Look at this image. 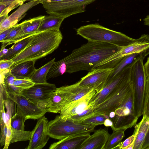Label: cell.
<instances>
[{"label":"cell","instance_id":"27","mask_svg":"<svg viewBox=\"0 0 149 149\" xmlns=\"http://www.w3.org/2000/svg\"><path fill=\"white\" fill-rule=\"evenodd\" d=\"M32 35L14 43L8 49L7 53L0 58V60L11 59L19 54L27 46Z\"/></svg>","mask_w":149,"mask_h":149},{"label":"cell","instance_id":"28","mask_svg":"<svg viewBox=\"0 0 149 149\" xmlns=\"http://www.w3.org/2000/svg\"><path fill=\"white\" fill-rule=\"evenodd\" d=\"M125 130L113 131L109 136L103 149H120L121 141L125 136Z\"/></svg>","mask_w":149,"mask_h":149},{"label":"cell","instance_id":"20","mask_svg":"<svg viewBox=\"0 0 149 149\" xmlns=\"http://www.w3.org/2000/svg\"><path fill=\"white\" fill-rule=\"evenodd\" d=\"M110 135L108 128H100L96 130L79 149H103Z\"/></svg>","mask_w":149,"mask_h":149},{"label":"cell","instance_id":"11","mask_svg":"<svg viewBox=\"0 0 149 149\" xmlns=\"http://www.w3.org/2000/svg\"><path fill=\"white\" fill-rule=\"evenodd\" d=\"M132 91L130 79L110 97L94 108L95 114L109 116L110 112L115 111L120 106L126 95Z\"/></svg>","mask_w":149,"mask_h":149},{"label":"cell","instance_id":"43","mask_svg":"<svg viewBox=\"0 0 149 149\" xmlns=\"http://www.w3.org/2000/svg\"><path fill=\"white\" fill-rule=\"evenodd\" d=\"M12 130L11 127H8L6 139V143L4 146L3 149H8L9 145L11 138Z\"/></svg>","mask_w":149,"mask_h":149},{"label":"cell","instance_id":"35","mask_svg":"<svg viewBox=\"0 0 149 149\" xmlns=\"http://www.w3.org/2000/svg\"><path fill=\"white\" fill-rule=\"evenodd\" d=\"M22 27L21 23L17 24L16 26L9 33L7 36L1 42L2 43L1 49L5 48L7 44L10 42L18 33Z\"/></svg>","mask_w":149,"mask_h":149},{"label":"cell","instance_id":"41","mask_svg":"<svg viewBox=\"0 0 149 149\" xmlns=\"http://www.w3.org/2000/svg\"><path fill=\"white\" fill-rule=\"evenodd\" d=\"M1 100V107L0 111V124L1 130L3 127L6 124V120L5 115V112L4 110V105L3 101V100Z\"/></svg>","mask_w":149,"mask_h":149},{"label":"cell","instance_id":"25","mask_svg":"<svg viewBox=\"0 0 149 149\" xmlns=\"http://www.w3.org/2000/svg\"><path fill=\"white\" fill-rule=\"evenodd\" d=\"M65 18L63 17L51 15L45 16L38 29V32L51 30H60L61 24Z\"/></svg>","mask_w":149,"mask_h":149},{"label":"cell","instance_id":"53","mask_svg":"<svg viewBox=\"0 0 149 149\" xmlns=\"http://www.w3.org/2000/svg\"><path fill=\"white\" fill-rule=\"evenodd\" d=\"M8 17V15H3L0 16V23Z\"/></svg>","mask_w":149,"mask_h":149},{"label":"cell","instance_id":"48","mask_svg":"<svg viewBox=\"0 0 149 149\" xmlns=\"http://www.w3.org/2000/svg\"><path fill=\"white\" fill-rule=\"evenodd\" d=\"M146 74L147 77L149 76V56L147 58V60L144 65Z\"/></svg>","mask_w":149,"mask_h":149},{"label":"cell","instance_id":"29","mask_svg":"<svg viewBox=\"0 0 149 149\" xmlns=\"http://www.w3.org/2000/svg\"><path fill=\"white\" fill-rule=\"evenodd\" d=\"M1 88L3 90L5 94L4 96H2V98L3 100L4 105L6 109V112H5L6 125L9 128L10 127V123L11 118L16 113V104L14 101L6 96L3 88L1 87Z\"/></svg>","mask_w":149,"mask_h":149},{"label":"cell","instance_id":"30","mask_svg":"<svg viewBox=\"0 0 149 149\" xmlns=\"http://www.w3.org/2000/svg\"><path fill=\"white\" fill-rule=\"evenodd\" d=\"M27 119L26 116L24 113L17 106L16 113L11 119L10 127L14 129L24 130V122Z\"/></svg>","mask_w":149,"mask_h":149},{"label":"cell","instance_id":"42","mask_svg":"<svg viewBox=\"0 0 149 149\" xmlns=\"http://www.w3.org/2000/svg\"><path fill=\"white\" fill-rule=\"evenodd\" d=\"M8 127L5 125L3 128L1 130V135L0 139V145L1 147L4 146L6 143Z\"/></svg>","mask_w":149,"mask_h":149},{"label":"cell","instance_id":"3","mask_svg":"<svg viewBox=\"0 0 149 149\" xmlns=\"http://www.w3.org/2000/svg\"><path fill=\"white\" fill-rule=\"evenodd\" d=\"M77 33L88 41L107 42L122 47L136 40L97 24L81 26L77 29Z\"/></svg>","mask_w":149,"mask_h":149},{"label":"cell","instance_id":"5","mask_svg":"<svg viewBox=\"0 0 149 149\" xmlns=\"http://www.w3.org/2000/svg\"><path fill=\"white\" fill-rule=\"evenodd\" d=\"M96 126L68 119L64 121L60 115L56 116L47 124L48 134L50 137L60 140L68 136L81 133L94 132Z\"/></svg>","mask_w":149,"mask_h":149},{"label":"cell","instance_id":"38","mask_svg":"<svg viewBox=\"0 0 149 149\" xmlns=\"http://www.w3.org/2000/svg\"><path fill=\"white\" fill-rule=\"evenodd\" d=\"M35 84L30 79H15L13 85L23 88H29Z\"/></svg>","mask_w":149,"mask_h":149},{"label":"cell","instance_id":"17","mask_svg":"<svg viewBox=\"0 0 149 149\" xmlns=\"http://www.w3.org/2000/svg\"><path fill=\"white\" fill-rule=\"evenodd\" d=\"M45 15H40L22 22V28L17 35L7 45L18 42L38 32L39 26Z\"/></svg>","mask_w":149,"mask_h":149},{"label":"cell","instance_id":"10","mask_svg":"<svg viewBox=\"0 0 149 149\" xmlns=\"http://www.w3.org/2000/svg\"><path fill=\"white\" fill-rule=\"evenodd\" d=\"M56 88L55 84L47 82L35 84L23 89L21 94L33 103L47 108L51 95Z\"/></svg>","mask_w":149,"mask_h":149},{"label":"cell","instance_id":"15","mask_svg":"<svg viewBox=\"0 0 149 149\" xmlns=\"http://www.w3.org/2000/svg\"><path fill=\"white\" fill-rule=\"evenodd\" d=\"M96 93V91L93 89L80 99L66 104L60 112V115L62 119L64 121L67 120L87 109L89 107L90 100Z\"/></svg>","mask_w":149,"mask_h":149},{"label":"cell","instance_id":"12","mask_svg":"<svg viewBox=\"0 0 149 149\" xmlns=\"http://www.w3.org/2000/svg\"><path fill=\"white\" fill-rule=\"evenodd\" d=\"M5 92L6 96L14 101L24 113L27 119H39L48 112L47 108L33 103L21 94Z\"/></svg>","mask_w":149,"mask_h":149},{"label":"cell","instance_id":"36","mask_svg":"<svg viewBox=\"0 0 149 149\" xmlns=\"http://www.w3.org/2000/svg\"><path fill=\"white\" fill-rule=\"evenodd\" d=\"M143 116L149 117V76L147 77L146 82Z\"/></svg>","mask_w":149,"mask_h":149},{"label":"cell","instance_id":"50","mask_svg":"<svg viewBox=\"0 0 149 149\" xmlns=\"http://www.w3.org/2000/svg\"><path fill=\"white\" fill-rule=\"evenodd\" d=\"M8 49H6L5 48L0 50V58L6 54L8 52Z\"/></svg>","mask_w":149,"mask_h":149},{"label":"cell","instance_id":"1","mask_svg":"<svg viewBox=\"0 0 149 149\" xmlns=\"http://www.w3.org/2000/svg\"><path fill=\"white\" fill-rule=\"evenodd\" d=\"M122 48L107 42L88 41L66 57L55 62L48 76L51 78L65 73H72L83 70L89 72Z\"/></svg>","mask_w":149,"mask_h":149},{"label":"cell","instance_id":"23","mask_svg":"<svg viewBox=\"0 0 149 149\" xmlns=\"http://www.w3.org/2000/svg\"><path fill=\"white\" fill-rule=\"evenodd\" d=\"M66 103L64 95L60 89L57 88L51 94L47 107L48 112L57 113Z\"/></svg>","mask_w":149,"mask_h":149},{"label":"cell","instance_id":"33","mask_svg":"<svg viewBox=\"0 0 149 149\" xmlns=\"http://www.w3.org/2000/svg\"><path fill=\"white\" fill-rule=\"evenodd\" d=\"M107 118H109L108 115L95 114L85 119L82 122L96 126L98 125L104 124L105 120Z\"/></svg>","mask_w":149,"mask_h":149},{"label":"cell","instance_id":"39","mask_svg":"<svg viewBox=\"0 0 149 149\" xmlns=\"http://www.w3.org/2000/svg\"><path fill=\"white\" fill-rule=\"evenodd\" d=\"M0 86L3 88L6 92L17 94H21V92L24 89L14 85H4L0 84Z\"/></svg>","mask_w":149,"mask_h":149},{"label":"cell","instance_id":"54","mask_svg":"<svg viewBox=\"0 0 149 149\" xmlns=\"http://www.w3.org/2000/svg\"><path fill=\"white\" fill-rule=\"evenodd\" d=\"M145 149H149V145L146 147Z\"/></svg>","mask_w":149,"mask_h":149},{"label":"cell","instance_id":"47","mask_svg":"<svg viewBox=\"0 0 149 149\" xmlns=\"http://www.w3.org/2000/svg\"><path fill=\"white\" fill-rule=\"evenodd\" d=\"M104 124L106 127H111V129L113 127V123L109 118H107L105 120Z\"/></svg>","mask_w":149,"mask_h":149},{"label":"cell","instance_id":"18","mask_svg":"<svg viewBox=\"0 0 149 149\" xmlns=\"http://www.w3.org/2000/svg\"><path fill=\"white\" fill-rule=\"evenodd\" d=\"M39 3L37 0H33L21 5L0 23V33L17 24L26 15L25 13L26 12Z\"/></svg>","mask_w":149,"mask_h":149},{"label":"cell","instance_id":"14","mask_svg":"<svg viewBox=\"0 0 149 149\" xmlns=\"http://www.w3.org/2000/svg\"><path fill=\"white\" fill-rule=\"evenodd\" d=\"M48 121L44 116L39 119L31 131L29 144L26 149H41L45 146L50 137L47 132Z\"/></svg>","mask_w":149,"mask_h":149},{"label":"cell","instance_id":"34","mask_svg":"<svg viewBox=\"0 0 149 149\" xmlns=\"http://www.w3.org/2000/svg\"><path fill=\"white\" fill-rule=\"evenodd\" d=\"M94 109V108L89 107L82 112L71 117L68 119L76 122H82L85 119L95 114Z\"/></svg>","mask_w":149,"mask_h":149},{"label":"cell","instance_id":"2","mask_svg":"<svg viewBox=\"0 0 149 149\" xmlns=\"http://www.w3.org/2000/svg\"><path fill=\"white\" fill-rule=\"evenodd\" d=\"M63 39L61 31L49 30L33 35L27 46L12 58L16 65L37 60L52 53L59 46Z\"/></svg>","mask_w":149,"mask_h":149},{"label":"cell","instance_id":"24","mask_svg":"<svg viewBox=\"0 0 149 149\" xmlns=\"http://www.w3.org/2000/svg\"><path fill=\"white\" fill-rule=\"evenodd\" d=\"M149 128V117L143 116L141 121L135 126L137 135L133 149H142V146Z\"/></svg>","mask_w":149,"mask_h":149},{"label":"cell","instance_id":"31","mask_svg":"<svg viewBox=\"0 0 149 149\" xmlns=\"http://www.w3.org/2000/svg\"><path fill=\"white\" fill-rule=\"evenodd\" d=\"M11 129L12 134L10 144L18 141L30 140L31 131L17 130L11 128Z\"/></svg>","mask_w":149,"mask_h":149},{"label":"cell","instance_id":"45","mask_svg":"<svg viewBox=\"0 0 149 149\" xmlns=\"http://www.w3.org/2000/svg\"><path fill=\"white\" fill-rule=\"evenodd\" d=\"M33 0H28V1H30ZM63 0H37L39 3L42 4L44 3H52L57 2L61 1Z\"/></svg>","mask_w":149,"mask_h":149},{"label":"cell","instance_id":"40","mask_svg":"<svg viewBox=\"0 0 149 149\" xmlns=\"http://www.w3.org/2000/svg\"><path fill=\"white\" fill-rule=\"evenodd\" d=\"M14 63L12 59H2L0 61V71H3L10 68Z\"/></svg>","mask_w":149,"mask_h":149},{"label":"cell","instance_id":"13","mask_svg":"<svg viewBox=\"0 0 149 149\" xmlns=\"http://www.w3.org/2000/svg\"><path fill=\"white\" fill-rule=\"evenodd\" d=\"M113 68H95L89 71L78 82L79 86L94 90L96 93L104 86Z\"/></svg>","mask_w":149,"mask_h":149},{"label":"cell","instance_id":"46","mask_svg":"<svg viewBox=\"0 0 149 149\" xmlns=\"http://www.w3.org/2000/svg\"><path fill=\"white\" fill-rule=\"evenodd\" d=\"M149 145V128L148 132L146 135L144 142L143 144L142 149H145Z\"/></svg>","mask_w":149,"mask_h":149},{"label":"cell","instance_id":"32","mask_svg":"<svg viewBox=\"0 0 149 149\" xmlns=\"http://www.w3.org/2000/svg\"><path fill=\"white\" fill-rule=\"evenodd\" d=\"M23 3L18 1L0 2V16L8 15L9 13L14 9L21 6Z\"/></svg>","mask_w":149,"mask_h":149},{"label":"cell","instance_id":"8","mask_svg":"<svg viewBox=\"0 0 149 149\" xmlns=\"http://www.w3.org/2000/svg\"><path fill=\"white\" fill-rule=\"evenodd\" d=\"M149 48V36L142 34L135 41L123 47L120 50L97 64L95 68H113L124 57L143 51Z\"/></svg>","mask_w":149,"mask_h":149},{"label":"cell","instance_id":"22","mask_svg":"<svg viewBox=\"0 0 149 149\" xmlns=\"http://www.w3.org/2000/svg\"><path fill=\"white\" fill-rule=\"evenodd\" d=\"M36 61H29L15 65L11 68V72L16 79H30L36 69Z\"/></svg>","mask_w":149,"mask_h":149},{"label":"cell","instance_id":"44","mask_svg":"<svg viewBox=\"0 0 149 149\" xmlns=\"http://www.w3.org/2000/svg\"><path fill=\"white\" fill-rule=\"evenodd\" d=\"M17 24L0 33V41L1 42L4 39L10 32L16 26Z\"/></svg>","mask_w":149,"mask_h":149},{"label":"cell","instance_id":"52","mask_svg":"<svg viewBox=\"0 0 149 149\" xmlns=\"http://www.w3.org/2000/svg\"><path fill=\"white\" fill-rule=\"evenodd\" d=\"M115 115V111H112L110 112L109 115V118L111 120L114 117Z\"/></svg>","mask_w":149,"mask_h":149},{"label":"cell","instance_id":"19","mask_svg":"<svg viewBox=\"0 0 149 149\" xmlns=\"http://www.w3.org/2000/svg\"><path fill=\"white\" fill-rule=\"evenodd\" d=\"M149 54V48L142 52L134 53L125 56L113 68L106 83L109 82L126 68L131 66L138 59L143 60Z\"/></svg>","mask_w":149,"mask_h":149},{"label":"cell","instance_id":"9","mask_svg":"<svg viewBox=\"0 0 149 149\" xmlns=\"http://www.w3.org/2000/svg\"><path fill=\"white\" fill-rule=\"evenodd\" d=\"M130 66L123 70L114 79L106 83L102 89L96 93L90 101L89 106L95 108L110 97L130 79Z\"/></svg>","mask_w":149,"mask_h":149},{"label":"cell","instance_id":"7","mask_svg":"<svg viewBox=\"0 0 149 149\" xmlns=\"http://www.w3.org/2000/svg\"><path fill=\"white\" fill-rule=\"evenodd\" d=\"M97 0H63L52 3H42L49 15L58 16L65 19L73 15L86 11V6Z\"/></svg>","mask_w":149,"mask_h":149},{"label":"cell","instance_id":"16","mask_svg":"<svg viewBox=\"0 0 149 149\" xmlns=\"http://www.w3.org/2000/svg\"><path fill=\"white\" fill-rule=\"evenodd\" d=\"M91 133L84 132L68 136L51 144L49 149H79Z\"/></svg>","mask_w":149,"mask_h":149},{"label":"cell","instance_id":"4","mask_svg":"<svg viewBox=\"0 0 149 149\" xmlns=\"http://www.w3.org/2000/svg\"><path fill=\"white\" fill-rule=\"evenodd\" d=\"M143 60L142 58L138 59L131 65L130 75L132 89L134 113L138 118L143 114L147 79Z\"/></svg>","mask_w":149,"mask_h":149},{"label":"cell","instance_id":"37","mask_svg":"<svg viewBox=\"0 0 149 149\" xmlns=\"http://www.w3.org/2000/svg\"><path fill=\"white\" fill-rule=\"evenodd\" d=\"M137 135V130L134 128V133L132 135L129 136L124 141L121 142L120 146V149H133L134 141Z\"/></svg>","mask_w":149,"mask_h":149},{"label":"cell","instance_id":"6","mask_svg":"<svg viewBox=\"0 0 149 149\" xmlns=\"http://www.w3.org/2000/svg\"><path fill=\"white\" fill-rule=\"evenodd\" d=\"M115 115L111 120L113 122V131H125L135 126L138 118L135 116L133 102L132 91L125 97L120 106L115 111Z\"/></svg>","mask_w":149,"mask_h":149},{"label":"cell","instance_id":"51","mask_svg":"<svg viewBox=\"0 0 149 149\" xmlns=\"http://www.w3.org/2000/svg\"><path fill=\"white\" fill-rule=\"evenodd\" d=\"M143 21L144 25L149 26V15L143 19Z\"/></svg>","mask_w":149,"mask_h":149},{"label":"cell","instance_id":"26","mask_svg":"<svg viewBox=\"0 0 149 149\" xmlns=\"http://www.w3.org/2000/svg\"><path fill=\"white\" fill-rule=\"evenodd\" d=\"M55 58L39 68L36 69L30 78L35 84L47 82V77L51 68L55 62Z\"/></svg>","mask_w":149,"mask_h":149},{"label":"cell","instance_id":"49","mask_svg":"<svg viewBox=\"0 0 149 149\" xmlns=\"http://www.w3.org/2000/svg\"><path fill=\"white\" fill-rule=\"evenodd\" d=\"M28 0H0V2H13L15 1L23 3L25 1Z\"/></svg>","mask_w":149,"mask_h":149},{"label":"cell","instance_id":"21","mask_svg":"<svg viewBox=\"0 0 149 149\" xmlns=\"http://www.w3.org/2000/svg\"><path fill=\"white\" fill-rule=\"evenodd\" d=\"M59 88L65 95L66 104L80 99L93 89L88 87L80 86L78 82Z\"/></svg>","mask_w":149,"mask_h":149}]
</instances>
